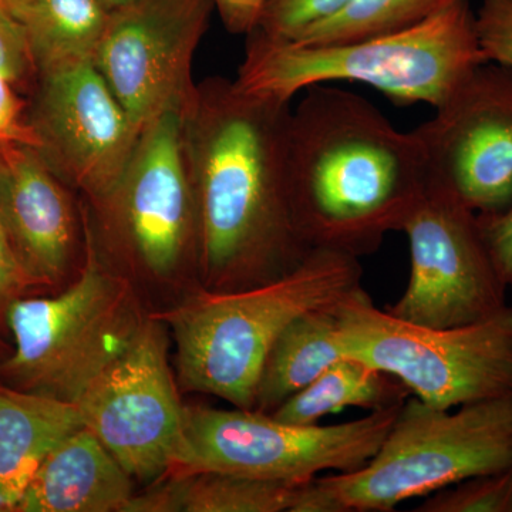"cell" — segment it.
<instances>
[{
    "label": "cell",
    "mask_w": 512,
    "mask_h": 512,
    "mask_svg": "<svg viewBox=\"0 0 512 512\" xmlns=\"http://www.w3.org/2000/svg\"><path fill=\"white\" fill-rule=\"evenodd\" d=\"M289 103L234 80L195 86L184 126L202 288L238 291L281 278L312 254L289 191Z\"/></svg>",
    "instance_id": "6da1fadb"
},
{
    "label": "cell",
    "mask_w": 512,
    "mask_h": 512,
    "mask_svg": "<svg viewBox=\"0 0 512 512\" xmlns=\"http://www.w3.org/2000/svg\"><path fill=\"white\" fill-rule=\"evenodd\" d=\"M286 171L296 220L312 249L372 254L402 231L426 190L423 151L365 97L316 84L291 110Z\"/></svg>",
    "instance_id": "7a4b0ae2"
},
{
    "label": "cell",
    "mask_w": 512,
    "mask_h": 512,
    "mask_svg": "<svg viewBox=\"0 0 512 512\" xmlns=\"http://www.w3.org/2000/svg\"><path fill=\"white\" fill-rule=\"evenodd\" d=\"M362 275L359 256L319 248L274 281L238 291L204 288L151 315L173 336L184 390L254 410L259 376L278 336L302 313L360 288Z\"/></svg>",
    "instance_id": "3957f363"
},
{
    "label": "cell",
    "mask_w": 512,
    "mask_h": 512,
    "mask_svg": "<svg viewBox=\"0 0 512 512\" xmlns=\"http://www.w3.org/2000/svg\"><path fill=\"white\" fill-rule=\"evenodd\" d=\"M237 83L242 92L291 103L293 96L333 82L367 84L396 106L437 107L488 59L478 42L471 0L419 25L353 42L303 45L252 32Z\"/></svg>",
    "instance_id": "277c9868"
},
{
    "label": "cell",
    "mask_w": 512,
    "mask_h": 512,
    "mask_svg": "<svg viewBox=\"0 0 512 512\" xmlns=\"http://www.w3.org/2000/svg\"><path fill=\"white\" fill-rule=\"evenodd\" d=\"M510 468L512 394L454 413L409 396L365 467L313 478L292 512L392 511L410 498Z\"/></svg>",
    "instance_id": "5b68a950"
},
{
    "label": "cell",
    "mask_w": 512,
    "mask_h": 512,
    "mask_svg": "<svg viewBox=\"0 0 512 512\" xmlns=\"http://www.w3.org/2000/svg\"><path fill=\"white\" fill-rule=\"evenodd\" d=\"M146 318L133 281L100 254L84 204L79 272L55 296H26L10 305L6 330L13 349L0 360V382L74 404L126 352Z\"/></svg>",
    "instance_id": "8992f818"
},
{
    "label": "cell",
    "mask_w": 512,
    "mask_h": 512,
    "mask_svg": "<svg viewBox=\"0 0 512 512\" xmlns=\"http://www.w3.org/2000/svg\"><path fill=\"white\" fill-rule=\"evenodd\" d=\"M188 101L148 121L126 170L107 194L94 202L82 198L103 258L121 274L156 284H171L191 269L197 274L184 126Z\"/></svg>",
    "instance_id": "52a82bcc"
},
{
    "label": "cell",
    "mask_w": 512,
    "mask_h": 512,
    "mask_svg": "<svg viewBox=\"0 0 512 512\" xmlns=\"http://www.w3.org/2000/svg\"><path fill=\"white\" fill-rule=\"evenodd\" d=\"M343 356L399 379L450 410L512 394V306L471 325L427 328L376 308L363 286L335 305Z\"/></svg>",
    "instance_id": "ba28073f"
},
{
    "label": "cell",
    "mask_w": 512,
    "mask_h": 512,
    "mask_svg": "<svg viewBox=\"0 0 512 512\" xmlns=\"http://www.w3.org/2000/svg\"><path fill=\"white\" fill-rule=\"evenodd\" d=\"M402 404L335 426H298L237 407L185 406L165 477L227 473L305 483L323 471L355 473L376 456Z\"/></svg>",
    "instance_id": "9c48e42d"
},
{
    "label": "cell",
    "mask_w": 512,
    "mask_h": 512,
    "mask_svg": "<svg viewBox=\"0 0 512 512\" xmlns=\"http://www.w3.org/2000/svg\"><path fill=\"white\" fill-rule=\"evenodd\" d=\"M402 231L412 261L409 284L384 311L417 326L458 328L507 305L508 286L485 245L477 212L453 192L427 181Z\"/></svg>",
    "instance_id": "30bf717a"
},
{
    "label": "cell",
    "mask_w": 512,
    "mask_h": 512,
    "mask_svg": "<svg viewBox=\"0 0 512 512\" xmlns=\"http://www.w3.org/2000/svg\"><path fill=\"white\" fill-rule=\"evenodd\" d=\"M168 336L167 326L147 315L126 352L74 403L83 426L138 481L167 476L183 431Z\"/></svg>",
    "instance_id": "8fae6325"
},
{
    "label": "cell",
    "mask_w": 512,
    "mask_h": 512,
    "mask_svg": "<svg viewBox=\"0 0 512 512\" xmlns=\"http://www.w3.org/2000/svg\"><path fill=\"white\" fill-rule=\"evenodd\" d=\"M413 133L427 181L457 195L477 214L512 202V69L478 66Z\"/></svg>",
    "instance_id": "7c38bea8"
},
{
    "label": "cell",
    "mask_w": 512,
    "mask_h": 512,
    "mask_svg": "<svg viewBox=\"0 0 512 512\" xmlns=\"http://www.w3.org/2000/svg\"><path fill=\"white\" fill-rule=\"evenodd\" d=\"M212 10V0H134L109 13L94 66L140 130L191 99Z\"/></svg>",
    "instance_id": "4fadbf2b"
},
{
    "label": "cell",
    "mask_w": 512,
    "mask_h": 512,
    "mask_svg": "<svg viewBox=\"0 0 512 512\" xmlns=\"http://www.w3.org/2000/svg\"><path fill=\"white\" fill-rule=\"evenodd\" d=\"M29 120L40 156L86 202L117 183L141 133L94 63L39 74Z\"/></svg>",
    "instance_id": "5bb4252c"
},
{
    "label": "cell",
    "mask_w": 512,
    "mask_h": 512,
    "mask_svg": "<svg viewBox=\"0 0 512 512\" xmlns=\"http://www.w3.org/2000/svg\"><path fill=\"white\" fill-rule=\"evenodd\" d=\"M0 218L19 265L37 288H56L84 255V202L39 151H0Z\"/></svg>",
    "instance_id": "9a60e30c"
},
{
    "label": "cell",
    "mask_w": 512,
    "mask_h": 512,
    "mask_svg": "<svg viewBox=\"0 0 512 512\" xmlns=\"http://www.w3.org/2000/svg\"><path fill=\"white\" fill-rule=\"evenodd\" d=\"M133 481L83 426L47 456L16 512H123L134 495Z\"/></svg>",
    "instance_id": "2e32d148"
},
{
    "label": "cell",
    "mask_w": 512,
    "mask_h": 512,
    "mask_svg": "<svg viewBox=\"0 0 512 512\" xmlns=\"http://www.w3.org/2000/svg\"><path fill=\"white\" fill-rule=\"evenodd\" d=\"M83 427L76 404L0 382V512H16L37 470Z\"/></svg>",
    "instance_id": "e0dca14e"
},
{
    "label": "cell",
    "mask_w": 512,
    "mask_h": 512,
    "mask_svg": "<svg viewBox=\"0 0 512 512\" xmlns=\"http://www.w3.org/2000/svg\"><path fill=\"white\" fill-rule=\"evenodd\" d=\"M336 303L302 313L275 340L259 376L255 412L274 413L285 400L343 357L338 343Z\"/></svg>",
    "instance_id": "ac0fdd59"
},
{
    "label": "cell",
    "mask_w": 512,
    "mask_h": 512,
    "mask_svg": "<svg viewBox=\"0 0 512 512\" xmlns=\"http://www.w3.org/2000/svg\"><path fill=\"white\" fill-rule=\"evenodd\" d=\"M109 13L99 0H25L19 22L37 73L94 63Z\"/></svg>",
    "instance_id": "d6986e66"
},
{
    "label": "cell",
    "mask_w": 512,
    "mask_h": 512,
    "mask_svg": "<svg viewBox=\"0 0 512 512\" xmlns=\"http://www.w3.org/2000/svg\"><path fill=\"white\" fill-rule=\"evenodd\" d=\"M410 390L399 379L343 356L272 413L284 423L309 426L348 407L377 412L406 402Z\"/></svg>",
    "instance_id": "ffe728a7"
},
{
    "label": "cell",
    "mask_w": 512,
    "mask_h": 512,
    "mask_svg": "<svg viewBox=\"0 0 512 512\" xmlns=\"http://www.w3.org/2000/svg\"><path fill=\"white\" fill-rule=\"evenodd\" d=\"M164 481L173 495L175 512H292L309 483L227 473L164 477Z\"/></svg>",
    "instance_id": "44dd1931"
},
{
    "label": "cell",
    "mask_w": 512,
    "mask_h": 512,
    "mask_svg": "<svg viewBox=\"0 0 512 512\" xmlns=\"http://www.w3.org/2000/svg\"><path fill=\"white\" fill-rule=\"evenodd\" d=\"M456 0H352L332 18L313 26L295 42L335 45L419 25Z\"/></svg>",
    "instance_id": "7402d4cb"
},
{
    "label": "cell",
    "mask_w": 512,
    "mask_h": 512,
    "mask_svg": "<svg viewBox=\"0 0 512 512\" xmlns=\"http://www.w3.org/2000/svg\"><path fill=\"white\" fill-rule=\"evenodd\" d=\"M414 511L512 512V468L441 488Z\"/></svg>",
    "instance_id": "603a6c76"
},
{
    "label": "cell",
    "mask_w": 512,
    "mask_h": 512,
    "mask_svg": "<svg viewBox=\"0 0 512 512\" xmlns=\"http://www.w3.org/2000/svg\"><path fill=\"white\" fill-rule=\"evenodd\" d=\"M352 0H265L254 32L272 40L295 42L346 8Z\"/></svg>",
    "instance_id": "cb8c5ba5"
},
{
    "label": "cell",
    "mask_w": 512,
    "mask_h": 512,
    "mask_svg": "<svg viewBox=\"0 0 512 512\" xmlns=\"http://www.w3.org/2000/svg\"><path fill=\"white\" fill-rule=\"evenodd\" d=\"M0 72L18 90L29 89L39 79L22 23L3 8H0Z\"/></svg>",
    "instance_id": "d4e9b609"
},
{
    "label": "cell",
    "mask_w": 512,
    "mask_h": 512,
    "mask_svg": "<svg viewBox=\"0 0 512 512\" xmlns=\"http://www.w3.org/2000/svg\"><path fill=\"white\" fill-rule=\"evenodd\" d=\"M476 29L488 62L512 69V0H481Z\"/></svg>",
    "instance_id": "484cf974"
},
{
    "label": "cell",
    "mask_w": 512,
    "mask_h": 512,
    "mask_svg": "<svg viewBox=\"0 0 512 512\" xmlns=\"http://www.w3.org/2000/svg\"><path fill=\"white\" fill-rule=\"evenodd\" d=\"M19 90L0 72V151L13 146L39 150L40 140L29 120L28 106Z\"/></svg>",
    "instance_id": "4316f807"
},
{
    "label": "cell",
    "mask_w": 512,
    "mask_h": 512,
    "mask_svg": "<svg viewBox=\"0 0 512 512\" xmlns=\"http://www.w3.org/2000/svg\"><path fill=\"white\" fill-rule=\"evenodd\" d=\"M35 291H39V288L19 265L0 218V333L3 336L8 333L6 313L10 305Z\"/></svg>",
    "instance_id": "83f0119b"
},
{
    "label": "cell",
    "mask_w": 512,
    "mask_h": 512,
    "mask_svg": "<svg viewBox=\"0 0 512 512\" xmlns=\"http://www.w3.org/2000/svg\"><path fill=\"white\" fill-rule=\"evenodd\" d=\"M481 234L498 274L512 285V202L503 211L477 214Z\"/></svg>",
    "instance_id": "f1b7e54d"
},
{
    "label": "cell",
    "mask_w": 512,
    "mask_h": 512,
    "mask_svg": "<svg viewBox=\"0 0 512 512\" xmlns=\"http://www.w3.org/2000/svg\"><path fill=\"white\" fill-rule=\"evenodd\" d=\"M212 3L228 32L248 36L258 26L265 0H212Z\"/></svg>",
    "instance_id": "f546056e"
},
{
    "label": "cell",
    "mask_w": 512,
    "mask_h": 512,
    "mask_svg": "<svg viewBox=\"0 0 512 512\" xmlns=\"http://www.w3.org/2000/svg\"><path fill=\"white\" fill-rule=\"evenodd\" d=\"M23 2H25V0H0V8L8 10L9 13H12V15L19 20Z\"/></svg>",
    "instance_id": "4dcf8cb0"
},
{
    "label": "cell",
    "mask_w": 512,
    "mask_h": 512,
    "mask_svg": "<svg viewBox=\"0 0 512 512\" xmlns=\"http://www.w3.org/2000/svg\"><path fill=\"white\" fill-rule=\"evenodd\" d=\"M101 5L104 6L109 12L111 10H116L123 8V6L128 5V3L134 2V0H99Z\"/></svg>",
    "instance_id": "1f68e13d"
},
{
    "label": "cell",
    "mask_w": 512,
    "mask_h": 512,
    "mask_svg": "<svg viewBox=\"0 0 512 512\" xmlns=\"http://www.w3.org/2000/svg\"><path fill=\"white\" fill-rule=\"evenodd\" d=\"M10 352H12V348H10L8 343L5 342L2 333H0V360H3L5 359V357H8L10 355Z\"/></svg>",
    "instance_id": "d6a6232c"
},
{
    "label": "cell",
    "mask_w": 512,
    "mask_h": 512,
    "mask_svg": "<svg viewBox=\"0 0 512 512\" xmlns=\"http://www.w3.org/2000/svg\"><path fill=\"white\" fill-rule=\"evenodd\" d=\"M510 288H512V285L510 286Z\"/></svg>",
    "instance_id": "836d02e7"
}]
</instances>
